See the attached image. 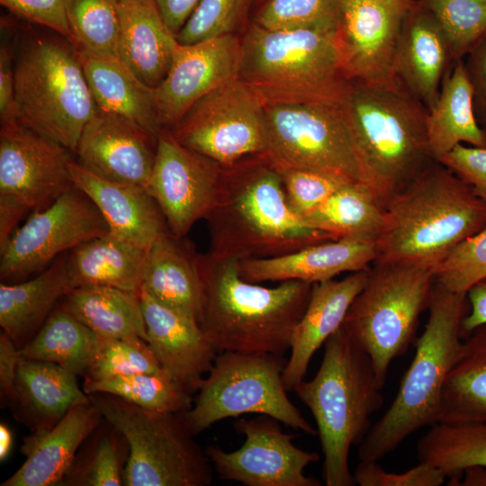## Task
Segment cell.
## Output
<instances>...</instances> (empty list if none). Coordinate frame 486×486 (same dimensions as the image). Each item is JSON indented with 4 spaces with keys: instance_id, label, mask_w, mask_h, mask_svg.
Wrapping results in <instances>:
<instances>
[{
    "instance_id": "29",
    "label": "cell",
    "mask_w": 486,
    "mask_h": 486,
    "mask_svg": "<svg viewBox=\"0 0 486 486\" xmlns=\"http://www.w3.org/2000/svg\"><path fill=\"white\" fill-rule=\"evenodd\" d=\"M77 52L97 108L126 118L158 137L163 127L153 88L142 83L118 58L79 49Z\"/></svg>"
},
{
    "instance_id": "48",
    "label": "cell",
    "mask_w": 486,
    "mask_h": 486,
    "mask_svg": "<svg viewBox=\"0 0 486 486\" xmlns=\"http://www.w3.org/2000/svg\"><path fill=\"white\" fill-rule=\"evenodd\" d=\"M353 476L360 486H440L446 479L440 469L423 462L397 473L384 471L377 461H360Z\"/></svg>"
},
{
    "instance_id": "39",
    "label": "cell",
    "mask_w": 486,
    "mask_h": 486,
    "mask_svg": "<svg viewBox=\"0 0 486 486\" xmlns=\"http://www.w3.org/2000/svg\"><path fill=\"white\" fill-rule=\"evenodd\" d=\"M129 454L125 436L103 418L79 447L59 486H122Z\"/></svg>"
},
{
    "instance_id": "41",
    "label": "cell",
    "mask_w": 486,
    "mask_h": 486,
    "mask_svg": "<svg viewBox=\"0 0 486 486\" xmlns=\"http://www.w3.org/2000/svg\"><path fill=\"white\" fill-rule=\"evenodd\" d=\"M68 19L76 48L118 58L117 0H68Z\"/></svg>"
},
{
    "instance_id": "38",
    "label": "cell",
    "mask_w": 486,
    "mask_h": 486,
    "mask_svg": "<svg viewBox=\"0 0 486 486\" xmlns=\"http://www.w3.org/2000/svg\"><path fill=\"white\" fill-rule=\"evenodd\" d=\"M419 462L440 469L449 485H459L463 472L472 466H486V422L436 423L418 440Z\"/></svg>"
},
{
    "instance_id": "46",
    "label": "cell",
    "mask_w": 486,
    "mask_h": 486,
    "mask_svg": "<svg viewBox=\"0 0 486 486\" xmlns=\"http://www.w3.org/2000/svg\"><path fill=\"white\" fill-rule=\"evenodd\" d=\"M250 0H200L183 28L176 34L180 44H193L234 33Z\"/></svg>"
},
{
    "instance_id": "31",
    "label": "cell",
    "mask_w": 486,
    "mask_h": 486,
    "mask_svg": "<svg viewBox=\"0 0 486 486\" xmlns=\"http://www.w3.org/2000/svg\"><path fill=\"white\" fill-rule=\"evenodd\" d=\"M426 129L431 158L439 160L459 144L486 148V134L478 124L472 106V88L464 60L446 74L438 97L427 112Z\"/></svg>"
},
{
    "instance_id": "57",
    "label": "cell",
    "mask_w": 486,
    "mask_h": 486,
    "mask_svg": "<svg viewBox=\"0 0 486 486\" xmlns=\"http://www.w3.org/2000/svg\"><path fill=\"white\" fill-rule=\"evenodd\" d=\"M461 486H486V466H472L462 473Z\"/></svg>"
},
{
    "instance_id": "42",
    "label": "cell",
    "mask_w": 486,
    "mask_h": 486,
    "mask_svg": "<svg viewBox=\"0 0 486 486\" xmlns=\"http://www.w3.org/2000/svg\"><path fill=\"white\" fill-rule=\"evenodd\" d=\"M446 33L454 62L464 58L486 36V0H418Z\"/></svg>"
},
{
    "instance_id": "40",
    "label": "cell",
    "mask_w": 486,
    "mask_h": 486,
    "mask_svg": "<svg viewBox=\"0 0 486 486\" xmlns=\"http://www.w3.org/2000/svg\"><path fill=\"white\" fill-rule=\"evenodd\" d=\"M83 390L88 395L110 393L148 410L180 415L193 406L192 393L163 369L102 381H85Z\"/></svg>"
},
{
    "instance_id": "25",
    "label": "cell",
    "mask_w": 486,
    "mask_h": 486,
    "mask_svg": "<svg viewBox=\"0 0 486 486\" xmlns=\"http://www.w3.org/2000/svg\"><path fill=\"white\" fill-rule=\"evenodd\" d=\"M369 269L353 272L341 280L333 278L312 284L306 310L294 328L283 373L287 391L304 380L313 355L341 327L367 280Z\"/></svg>"
},
{
    "instance_id": "2",
    "label": "cell",
    "mask_w": 486,
    "mask_h": 486,
    "mask_svg": "<svg viewBox=\"0 0 486 486\" xmlns=\"http://www.w3.org/2000/svg\"><path fill=\"white\" fill-rule=\"evenodd\" d=\"M202 297L198 323L218 353L275 354L290 350L313 284L284 281L275 287L248 282L239 260L197 256Z\"/></svg>"
},
{
    "instance_id": "13",
    "label": "cell",
    "mask_w": 486,
    "mask_h": 486,
    "mask_svg": "<svg viewBox=\"0 0 486 486\" xmlns=\"http://www.w3.org/2000/svg\"><path fill=\"white\" fill-rule=\"evenodd\" d=\"M169 130L183 146L231 165L266 153V104L238 76L201 97Z\"/></svg>"
},
{
    "instance_id": "20",
    "label": "cell",
    "mask_w": 486,
    "mask_h": 486,
    "mask_svg": "<svg viewBox=\"0 0 486 486\" xmlns=\"http://www.w3.org/2000/svg\"><path fill=\"white\" fill-rule=\"evenodd\" d=\"M156 149L157 137L126 118L97 108L75 153L80 166L102 178L147 188Z\"/></svg>"
},
{
    "instance_id": "45",
    "label": "cell",
    "mask_w": 486,
    "mask_h": 486,
    "mask_svg": "<svg viewBox=\"0 0 486 486\" xmlns=\"http://www.w3.org/2000/svg\"><path fill=\"white\" fill-rule=\"evenodd\" d=\"M434 279L462 293L486 279V227L455 246L434 269Z\"/></svg>"
},
{
    "instance_id": "56",
    "label": "cell",
    "mask_w": 486,
    "mask_h": 486,
    "mask_svg": "<svg viewBox=\"0 0 486 486\" xmlns=\"http://www.w3.org/2000/svg\"><path fill=\"white\" fill-rule=\"evenodd\" d=\"M27 212L15 203L0 200V249L7 244L18 221Z\"/></svg>"
},
{
    "instance_id": "24",
    "label": "cell",
    "mask_w": 486,
    "mask_h": 486,
    "mask_svg": "<svg viewBox=\"0 0 486 486\" xmlns=\"http://www.w3.org/2000/svg\"><path fill=\"white\" fill-rule=\"evenodd\" d=\"M454 63L446 33L432 14L416 0L399 37L394 58L396 78L430 110Z\"/></svg>"
},
{
    "instance_id": "50",
    "label": "cell",
    "mask_w": 486,
    "mask_h": 486,
    "mask_svg": "<svg viewBox=\"0 0 486 486\" xmlns=\"http://www.w3.org/2000/svg\"><path fill=\"white\" fill-rule=\"evenodd\" d=\"M437 161L469 184L477 196L486 201V148L459 144Z\"/></svg>"
},
{
    "instance_id": "30",
    "label": "cell",
    "mask_w": 486,
    "mask_h": 486,
    "mask_svg": "<svg viewBox=\"0 0 486 486\" xmlns=\"http://www.w3.org/2000/svg\"><path fill=\"white\" fill-rule=\"evenodd\" d=\"M178 240L167 231L147 249L140 290L198 321L202 288L197 256Z\"/></svg>"
},
{
    "instance_id": "58",
    "label": "cell",
    "mask_w": 486,
    "mask_h": 486,
    "mask_svg": "<svg viewBox=\"0 0 486 486\" xmlns=\"http://www.w3.org/2000/svg\"><path fill=\"white\" fill-rule=\"evenodd\" d=\"M13 446V434L4 423L0 424V460L3 462L9 455Z\"/></svg>"
},
{
    "instance_id": "5",
    "label": "cell",
    "mask_w": 486,
    "mask_h": 486,
    "mask_svg": "<svg viewBox=\"0 0 486 486\" xmlns=\"http://www.w3.org/2000/svg\"><path fill=\"white\" fill-rule=\"evenodd\" d=\"M382 389L369 356L342 326L325 342L316 374L294 387L316 422L325 485L356 484L350 449L372 427V415L383 404Z\"/></svg>"
},
{
    "instance_id": "17",
    "label": "cell",
    "mask_w": 486,
    "mask_h": 486,
    "mask_svg": "<svg viewBox=\"0 0 486 486\" xmlns=\"http://www.w3.org/2000/svg\"><path fill=\"white\" fill-rule=\"evenodd\" d=\"M221 166L183 146L168 129L157 137L147 190L158 203L169 232L184 238L209 213L219 187Z\"/></svg>"
},
{
    "instance_id": "18",
    "label": "cell",
    "mask_w": 486,
    "mask_h": 486,
    "mask_svg": "<svg viewBox=\"0 0 486 486\" xmlns=\"http://www.w3.org/2000/svg\"><path fill=\"white\" fill-rule=\"evenodd\" d=\"M416 0H343L338 40L349 80L393 85L399 37Z\"/></svg>"
},
{
    "instance_id": "47",
    "label": "cell",
    "mask_w": 486,
    "mask_h": 486,
    "mask_svg": "<svg viewBox=\"0 0 486 486\" xmlns=\"http://www.w3.org/2000/svg\"><path fill=\"white\" fill-rule=\"evenodd\" d=\"M275 166L282 177L288 206L301 220L349 182L317 171Z\"/></svg>"
},
{
    "instance_id": "6",
    "label": "cell",
    "mask_w": 486,
    "mask_h": 486,
    "mask_svg": "<svg viewBox=\"0 0 486 486\" xmlns=\"http://www.w3.org/2000/svg\"><path fill=\"white\" fill-rule=\"evenodd\" d=\"M428 310L410 365L391 406L360 443L359 461L378 462L415 431L436 423L443 386L462 343L467 293L451 292L435 282Z\"/></svg>"
},
{
    "instance_id": "10",
    "label": "cell",
    "mask_w": 486,
    "mask_h": 486,
    "mask_svg": "<svg viewBox=\"0 0 486 486\" xmlns=\"http://www.w3.org/2000/svg\"><path fill=\"white\" fill-rule=\"evenodd\" d=\"M434 283L430 269L374 262L351 303L341 326L369 356L382 387L393 359L404 355L413 340Z\"/></svg>"
},
{
    "instance_id": "35",
    "label": "cell",
    "mask_w": 486,
    "mask_h": 486,
    "mask_svg": "<svg viewBox=\"0 0 486 486\" xmlns=\"http://www.w3.org/2000/svg\"><path fill=\"white\" fill-rule=\"evenodd\" d=\"M62 305L97 336L148 342L140 292L106 285L70 290Z\"/></svg>"
},
{
    "instance_id": "3",
    "label": "cell",
    "mask_w": 486,
    "mask_h": 486,
    "mask_svg": "<svg viewBox=\"0 0 486 486\" xmlns=\"http://www.w3.org/2000/svg\"><path fill=\"white\" fill-rule=\"evenodd\" d=\"M486 227V201L433 160L384 207L374 262L433 271L460 242Z\"/></svg>"
},
{
    "instance_id": "52",
    "label": "cell",
    "mask_w": 486,
    "mask_h": 486,
    "mask_svg": "<svg viewBox=\"0 0 486 486\" xmlns=\"http://www.w3.org/2000/svg\"><path fill=\"white\" fill-rule=\"evenodd\" d=\"M0 119L1 124L16 122L14 60L5 43L0 48Z\"/></svg>"
},
{
    "instance_id": "27",
    "label": "cell",
    "mask_w": 486,
    "mask_h": 486,
    "mask_svg": "<svg viewBox=\"0 0 486 486\" xmlns=\"http://www.w3.org/2000/svg\"><path fill=\"white\" fill-rule=\"evenodd\" d=\"M118 58L146 86L155 88L167 74L178 41L154 0H117Z\"/></svg>"
},
{
    "instance_id": "11",
    "label": "cell",
    "mask_w": 486,
    "mask_h": 486,
    "mask_svg": "<svg viewBox=\"0 0 486 486\" xmlns=\"http://www.w3.org/2000/svg\"><path fill=\"white\" fill-rule=\"evenodd\" d=\"M286 362L275 354L218 353L194 403L182 414L190 432L196 436L218 421L255 413L317 435L287 395L283 380Z\"/></svg>"
},
{
    "instance_id": "33",
    "label": "cell",
    "mask_w": 486,
    "mask_h": 486,
    "mask_svg": "<svg viewBox=\"0 0 486 486\" xmlns=\"http://www.w3.org/2000/svg\"><path fill=\"white\" fill-rule=\"evenodd\" d=\"M463 338L443 386L436 423L486 422V324Z\"/></svg>"
},
{
    "instance_id": "7",
    "label": "cell",
    "mask_w": 486,
    "mask_h": 486,
    "mask_svg": "<svg viewBox=\"0 0 486 486\" xmlns=\"http://www.w3.org/2000/svg\"><path fill=\"white\" fill-rule=\"evenodd\" d=\"M238 77L264 101H341L348 86L338 32L269 30L253 23L241 39Z\"/></svg>"
},
{
    "instance_id": "28",
    "label": "cell",
    "mask_w": 486,
    "mask_h": 486,
    "mask_svg": "<svg viewBox=\"0 0 486 486\" xmlns=\"http://www.w3.org/2000/svg\"><path fill=\"white\" fill-rule=\"evenodd\" d=\"M76 376L57 364L21 356L10 402L33 432L48 431L71 408L90 401Z\"/></svg>"
},
{
    "instance_id": "44",
    "label": "cell",
    "mask_w": 486,
    "mask_h": 486,
    "mask_svg": "<svg viewBox=\"0 0 486 486\" xmlns=\"http://www.w3.org/2000/svg\"><path fill=\"white\" fill-rule=\"evenodd\" d=\"M343 0H267L255 23L269 30L338 32Z\"/></svg>"
},
{
    "instance_id": "55",
    "label": "cell",
    "mask_w": 486,
    "mask_h": 486,
    "mask_svg": "<svg viewBox=\"0 0 486 486\" xmlns=\"http://www.w3.org/2000/svg\"><path fill=\"white\" fill-rule=\"evenodd\" d=\"M169 29L176 35L200 0H154Z\"/></svg>"
},
{
    "instance_id": "26",
    "label": "cell",
    "mask_w": 486,
    "mask_h": 486,
    "mask_svg": "<svg viewBox=\"0 0 486 486\" xmlns=\"http://www.w3.org/2000/svg\"><path fill=\"white\" fill-rule=\"evenodd\" d=\"M103 418L88 401L71 408L51 429L33 432L22 446L25 462L1 486H59L79 447Z\"/></svg>"
},
{
    "instance_id": "43",
    "label": "cell",
    "mask_w": 486,
    "mask_h": 486,
    "mask_svg": "<svg viewBox=\"0 0 486 486\" xmlns=\"http://www.w3.org/2000/svg\"><path fill=\"white\" fill-rule=\"evenodd\" d=\"M161 370L160 363L147 341L98 336L84 377L86 382H95Z\"/></svg>"
},
{
    "instance_id": "32",
    "label": "cell",
    "mask_w": 486,
    "mask_h": 486,
    "mask_svg": "<svg viewBox=\"0 0 486 486\" xmlns=\"http://www.w3.org/2000/svg\"><path fill=\"white\" fill-rule=\"evenodd\" d=\"M72 285L66 258L33 279L0 284V326L19 348L26 345Z\"/></svg>"
},
{
    "instance_id": "1",
    "label": "cell",
    "mask_w": 486,
    "mask_h": 486,
    "mask_svg": "<svg viewBox=\"0 0 486 486\" xmlns=\"http://www.w3.org/2000/svg\"><path fill=\"white\" fill-rule=\"evenodd\" d=\"M204 220L209 253L220 257H273L335 239L291 211L281 175L265 154L221 166L216 197Z\"/></svg>"
},
{
    "instance_id": "9",
    "label": "cell",
    "mask_w": 486,
    "mask_h": 486,
    "mask_svg": "<svg viewBox=\"0 0 486 486\" xmlns=\"http://www.w3.org/2000/svg\"><path fill=\"white\" fill-rule=\"evenodd\" d=\"M90 401L126 438L125 486H207L212 465L182 415L151 410L119 396L97 392Z\"/></svg>"
},
{
    "instance_id": "34",
    "label": "cell",
    "mask_w": 486,
    "mask_h": 486,
    "mask_svg": "<svg viewBox=\"0 0 486 486\" xmlns=\"http://www.w3.org/2000/svg\"><path fill=\"white\" fill-rule=\"evenodd\" d=\"M146 254L110 234L90 239L66 257L72 288L106 285L140 292Z\"/></svg>"
},
{
    "instance_id": "22",
    "label": "cell",
    "mask_w": 486,
    "mask_h": 486,
    "mask_svg": "<svg viewBox=\"0 0 486 486\" xmlns=\"http://www.w3.org/2000/svg\"><path fill=\"white\" fill-rule=\"evenodd\" d=\"M377 257L375 240L341 238L304 247L282 256L239 260L242 279L265 281H302L310 284L333 279L344 272L367 270Z\"/></svg>"
},
{
    "instance_id": "14",
    "label": "cell",
    "mask_w": 486,
    "mask_h": 486,
    "mask_svg": "<svg viewBox=\"0 0 486 486\" xmlns=\"http://www.w3.org/2000/svg\"><path fill=\"white\" fill-rule=\"evenodd\" d=\"M109 234L91 199L76 185L48 207L35 211L0 249L2 283L22 282L58 255Z\"/></svg>"
},
{
    "instance_id": "36",
    "label": "cell",
    "mask_w": 486,
    "mask_h": 486,
    "mask_svg": "<svg viewBox=\"0 0 486 486\" xmlns=\"http://www.w3.org/2000/svg\"><path fill=\"white\" fill-rule=\"evenodd\" d=\"M383 214V206L364 184L347 182L302 220L335 239L362 238L376 240Z\"/></svg>"
},
{
    "instance_id": "51",
    "label": "cell",
    "mask_w": 486,
    "mask_h": 486,
    "mask_svg": "<svg viewBox=\"0 0 486 486\" xmlns=\"http://www.w3.org/2000/svg\"><path fill=\"white\" fill-rule=\"evenodd\" d=\"M476 121L486 134V36L464 58Z\"/></svg>"
},
{
    "instance_id": "37",
    "label": "cell",
    "mask_w": 486,
    "mask_h": 486,
    "mask_svg": "<svg viewBox=\"0 0 486 486\" xmlns=\"http://www.w3.org/2000/svg\"><path fill=\"white\" fill-rule=\"evenodd\" d=\"M98 336L63 305L51 311L33 338L22 348L26 358L57 364L85 376Z\"/></svg>"
},
{
    "instance_id": "8",
    "label": "cell",
    "mask_w": 486,
    "mask_h": 486,
    "mask_svg": "<svg viewBox=\"0 0 486 486\" xmlns=\"http://www.w3.org/2000/svg\"><path fill=\"white\" fill-rule=\"evenodd\" d=\"M14 69L16 122L75 153L97 110L77 49L68 40L32 37Z\"/></svg>"
},
{
    "instance_id": "12",
    "label": "cell",
    "mask_w": 486,
    "mask_h": 486,
    "mask_svg": "<svg viewBox=\"0 0 486 486\" xmlns=\"http://www.w3.org/2000/svg\"><path fill=\"white\" fill-rule=\"evenodd\" d=\"M265 104V155L274 165L325 173L349 182H361L340 101Z\"/></svg>"
},
{
    "instance_id": "15",
    "label": "cell",
    "mask_w": 486,
    "mask_h": 486,
    "mask_svg": "<svg viewBox=\"0 0 486 486\" xmlns=\"http://www.w3.org/2000/svg\"><path fill=\"white\" fill-rule=\"evenodd\" d=\"M278 420L266 415L240 418L234 427L245 441L234 451L218 446L205 449L220 479L247 486H320L305 468L320 460L318 453L293 444L292 434L283 431Z\"/></svg>"
},
{
    "instance_id": "54",
    "label": "cell",
    "mask_w": 486,
    "mask_h": 486,
    "mask_svg": "<svg viewBox=\"0 0 486 486\" xmlns=\"http://www.w3.org/2000/svg\"><path fill=\"white\" fill-rule=\"evenodd\" d=\"M469 310L461 324L462 338L474 328L486 324V279L473 285L467 292Z\"/></svg>"
},
{
    "instance_id": "23",
    "label": "cell",
    "mask_w": 486,
    "mask_h": 486,
    "mask_svg": "<svg viewBox=\"0 0 486 486\" xmlns=\"http://www.w3.org/2000/svg\"><path fill=\"white\" fill-rule=\"evenodd\" d=\"M74 185L98 208L109 234L126 243L148 249L169 231L165 218L147 188L102 178L73 160L69 166Z\"/></svg>"
},
{
    "instance_id": "21",
    "label": "cell",
    "mask_w": 486,
    "mask_h": 486,
    "mask_svg": "<svg viewBox=\"0 0 486 486\" xmlns=\"http://www.w3.org/2000/svg\"><path fill=\"white\" fill-rule=\"evenodd\" d=\"M140 299L148 343L162 369L190 393L198 391L218 352L196 319L158 302L143 290Z\"/></svg>"
},
{
    "instance_id": "49",
    "label": "cell",
    "mask_w": 486,
    "mask_h": 486,
    "mask_svg": "<svg viewBox=\"0 0 486 486\" xmlns=\"http://www.w3.org/2000/svg\"><path fill=\"white\" fill-rule=\"evenodd\" d=\"M0 3L13 14L49 28L73 44L68 0H0Z\"/></svg>"
},
{
    "instance_id": "19",
    "label": "cell",
    "mask_w": 486,
    "mask_h": 486,
    "mask_svg": "<svg viewBox=\"0 0 486 486\" xmlns=\"http://www.w3.org/2000/svg\"><path fill=\"white\" fill-rule=\"evenodd\" d=\"M241 54V40L235 33L178 43L167 74L153 88L162 127H172L201 97L238 77Z\"/></svg>"
},
{
    "instance_id": "4",
    "label": "cell",
    "mask_w": 486,
    "mask_h": 486,
    "mask_svg": "<svg viewBox=\"0 0 486 486\" xmlns=\"http://www.w3.org/2000/svg\"><path fill=\"white\" fill-rule=\"evenodd\" d=\"M361 182L385 207L428 164V110L400 82L350 80L342 96Z\"/></svg>"
},
{
    "instance_id": "53",
    "label": "cell",
    "mask_w": 486,
    "mask_h": 486,
    "mask_svg": "<svg viewBox=\"0 0 486 486\" xmlns=\"http://www.w3.org/2000/svg\"><path fill=\"white\" fill-rule=\"evenodd\" d=\"M20 348L4 331L0 334V386L2 396L9 401L13 399L18 364L21 359Z\"/></svg>"
},
{
    "instance_id": "16",
    "label": "cell",
    "mask_w": 486,
    "mask_h": 486,
    "mask_svg": "<svg viewBox=\"0 0 486 486\" xmlns=\"http://www.w3.org/2000/svg\"><path fill=\"white\" fill-rule=\"evenodd\" d=\"M69 149L17 122L1 124L0 200L39 211L74 186Z\"/></svg>"
}]
</instances>
